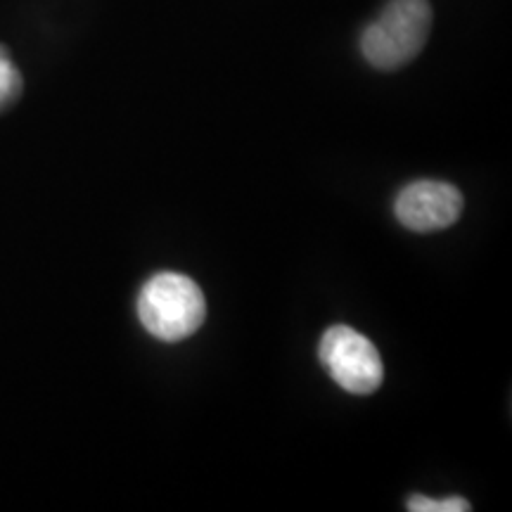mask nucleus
<instances>
[{
  "label": "nucleus",
  "instance_id": "nucleus-1",
  "mask_svg": "<svg viewBox=\"0 0 512 512\" xmlns=\"http://www.w3.org/2000/svg\"><path fill=\"white\" fill-rule=\"evenodd\" d=\"M204 316H207L204 294L188 275L157 273L140 290V323L162 342H181L190 337L202 328Z\"/></svg>",
  "mask_w": 512,
  "mask_h": 512
},
{
  "label": "nucleus",
  "instance_id": "nucleus-2",
  "mask_svg": "<svg viewBox=\"0 0 512 512\" xmlns=\"http://www.w3.org/2000/svg\"><path fill=\"white\" fill-rule=\"evenodd\" d=\"M432 29L427 0H392L361 36L363 57L382 72L406 67L425 48Z\"/></svg>",
  "mask_w": 512,
  "mask_h": 512
},
{
  "label": "nucleus",
  "instance_id": "nucleus-3",
  "mask_svg": "<svg viewBox=\"0 0 512 512\" xmlns=\"http://www.w3.org/2000/svg\"><path fill=\"white\" fill-rule=\"evenodd\" d=\"M320 361L344 392L373 394L382 384L384 366L375 344L347 325H332L320 339Z\"/></svg>",
  "mask_w": 512,
  "mask_h": 512
},
{
  "label": "nucleus",
  "instance_id": "nucleus-4",
  "mask_svg": "<svg viewBox=\"0 0 512 512\" xmlns=\"http://www.w3.org/2000/svg\"><path fill=\"white\" fill-rule=\"evenodd\" d=\"M460 211H463L460 190L441 181H415L406 185L394 202L396 219L415 233H434L453 226Z\"/></svg>",
  "mask_w": 512,
  "mask_h": 512
},
{
  "label": "nucleus",
  "instance_id": "nucleus-5",
  "mask_svg": "<svg viewBox=\"0 0 512 512\" xmlns=\"http://www.w3.org/2000/svg\"><path fill=\"white\" fill-rule=\"evenodd\" d=\"M22 93V76H19L17 67L12 64L10 55L5 48H0V110L12 105Z\"/></svg>",
  "mask_w": 512,
  "mask_h": 512
},
{
  "label": "nucleus",
  "instance_id": "nucleus-6",
  "mask_svg": "<svg viewBox=\"0 0 512 512\" xmlns=\"http://www.w3.org/2000/svg\"><path fill=\"white\" fill-rule=\"evenodd\" d=\"M408 510L413 512H467L470 503L465 498H427V496H411L406 503Z\"/></svg>",
  "mask_w": 512,
  "mask_h": 512
}]
</instances>
